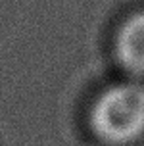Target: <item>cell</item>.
<instances>
[{"mask_svg": "<svg viewBox=\"0 0 144 146\" xmlns=\"http://www.w3.org/2000/svg\"><path fill=\"white\" fill-rule=\"evenodd\" d=\"M88 127L108 146H129L144 137V83L125 79L102 88L88 110Z\"/></svg>", "mask_w": 144, "mask_h": 146, "instance_id": "cell-1", "label": "cell"}, {"mask_svg": "<svg viewBox=\"0 0 144 146\" xmlns=\"http://www.w3.org/2000/svg\"><path fill=\"white\" fill-rule=\"evenodd\" d=\"M117 66L131 79H144V10L127 15L113 36Z\"/></svg>", "mask_w": 144, "mask_h": 146, "instance_id": "cell-2", "label": "cell"}]
</instances>
